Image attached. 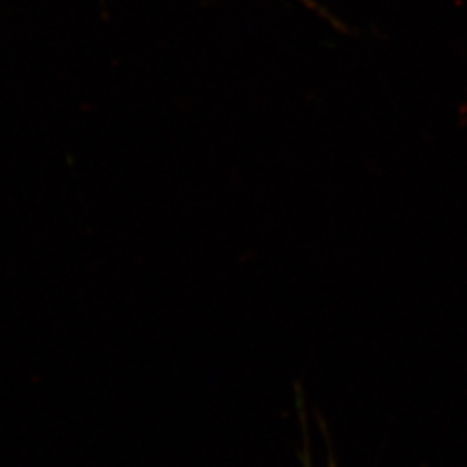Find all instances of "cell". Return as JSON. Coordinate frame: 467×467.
<instances>
[{
  "label": "cell",
  "mask_w": 467,
  "mask_h": 467,
  "mask_svg": "<svg viewBox=\"0 0 467 467\" xmlns=\"http://www.w3.org/2000/svg\"><path fill=\"white\" fill-rule=\"evenodd\" d=\"M303 467H312V462H310V453L306 451H303Z\"/></svg>",
  "instance_id": "obj_1"
}]
</instances>
